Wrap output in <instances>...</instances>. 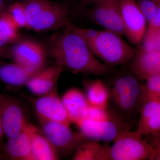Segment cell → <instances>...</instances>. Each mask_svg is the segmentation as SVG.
Returning a JSON list of instances; mask_svg holds the SVG:
<instances>
[{
	"mask_svg": "<svg viewBox=\"0 0 160 160\" xmlns=\"http://www.w3.org/2000/svg\"><path fill=\"white\" fill-rule=\"evenodd\" d=\"M49 50L57 65L74 74L103 76L110 69L98 59L72 24L52 36Z\"/></svg>",
	"mask_w": 160,
	"mask_h": 160,
	"instance_id": "1",
	"label": "cell"
},
{
	"mask_svg": "<svg viewBox=\"0 0 160 160\" xmlns=\"http://www.w3.org/2000/svg\"><path fill=\"white\" fill-rule=\"evenodd\" d=\"M76 28L95 55L109 67L125 64L134 57L137 49L114 32Z\"/></svg>",
	"mask_w": 160,
	"mask_h": 160,
	"instance_id": "2",
	"label": "cell"
},
{
	"mask_svg": "<svg viewBox=\"0 0 160 160\" xmlns=\"http://www.w3.org/2000/svg\"><path fill=\"white\" fill-rule=\"evenodd\" d=\"M27 28L37 32L61 29L71 24L70 6L49 0H23Z\"/></svg>",
	"mask_w": 160,
	"mask_h": 160,
	"instance_id": "3",
	"label": "cell"
},
{
	"mask_svg": "<svg viewBox=\"0 0 160 160\" xmlns=\"http://www.w3.org/2000/svg\"><path fill=\"white\" fill-rule=\"evenodd\" d=\"M113 142L104 146L103 160H150L153 153V146L137 130L125 129Z\"/></svg>",
	"mask_w": 160,
	"mask_h": 160,
	"instance_id": "4",
	"label": "cell"
},
{
	"mask_svg": "<svg viewBox=\"0 0 160 160\" xmlns=\"http://www.w3.org/2000/svg\"><path fill=\"white\" fill-rule=\"evenodd\" d=\"M141 81L131 71L115 78L110 90V97L120 111L132 114L140 109L143 87Z\"/></svg>",
	"mask_w": 160,
	"mask_h": 160,
	"instance_id": "5",
	"label": "cell"
},
{
	"mask_svg": "<svg viewBox=\"0 0 160 160\" xmlns=\"http://www.w3.org/2000/svg\"><path fill=\"white\" fill-rule=\"evenodd\" d=\"M41 132L49 140L59 154L74 152L83 142L88 140L80 131H74L70 126L57 122L39 121Z\"/></svg>",
	"mask_w": 160,
	"mask_h": 160,
	"instance_id": "6",
	"label": "cell"
},
{
	"mask_svg": "<svg viewBox=\"0 0 160 160\" xmlns=\"http://www.w3.org/2000/svg\"><path fill=\"white\" fill-rule=\"evenodd\" d=\"M120 2L121 0H98L84 12L92 23L125 36Z\"/></svg>",
	"mask_w": 160,
	"mask_h": 160,
	"instance_id": "7",
	"label": "cell"
},
{
	"mask_svg": "<svg viewBox=\"0 0 160 160\" xmlns=\"http://www.w3.org/2000/svg\"><path fill=\"white\" fill-rule=\"evenodd\" d=\"M39 121L57 122L70 126L71 122L58 93L57 86L47 94L31 100Z\"/></svg>",
	"mask_w": 160,
	"mask_h": 160,
	"instance_id": "8",
	"label": "cell"
},
{
	"mask_svg": "<svg viewBox=\"0 0 160 160\" xmlns=\"http://www.w3.org/2000/svg\"><path fill=\"white\" fill-rule=\"evenodd\" d=\"M122 122L112 115L109 118L93 120L83 118L77 124L79 131L89 140L113 142L121 132L126 129Z\"/></svg>",
	"mask_w": 160,
	"mask_h": 160,
	"instance_id": "9",
	"label": "cell"
},
{
	"mask_svg": "<svg viewBox=\"0 0 160 160\" xmlns=\"http://www.w3.org/2000/svg\"><path fill=\"white\" fill-rule=\"evenodd\" d=\"M0 117L5 137L7 139L18 134L28 122L19 102L14 98L1 92Z\"/></svg>",
	"mask_w": 160,
	"mask_h": 160,
	"instance_id": "10",
	"label": "cell"
},
{
	"mask_svg": "<svg viewBox=\"0 0 160 160\" xmlns=\"http://www.w3.org/2000/svg\"><path fill=\"white\" fill-rule=\"evenodd\" d=\"M121 14L125 36L133 45L141 44L146 29V21L136 0H121Z\"/></svg>",
	"mask_w": 160,
	"mask_h": 160,
	"instance_id": "11",
	"label": "cell"
},
{
	"mask_svg": "<svg viewBox=\"0 0 160 160\" xmlns=\"http://www.w3.org/2000/svg\"><path fill=\"white\" fill-rule=\"evenodd\" d=\"M11 58L14 63L33 70L39 71L46 67V51L33 40L18 41L12 48Z\"/></svg>",
	"mask_w": 160,
	"mask_h": 160,
	"instance_id": "12",
	"label": "cell"
},
{
	"mask_svg": "<svg viewBox=\"0 0 160 160\" xmlns=\"http://www.w3.org/2000/svg\"><path fill=\"white\" fill-rule=\"evenodd\" d=\"M130 62V71L141 81L160 74V51L140 48Z\"/></svg>",
	"mask_w": 160,
	"mask_h": 160,
	"instance_id": "13",
	"label": "cell"
},
{
	"mask_svg": "<svg viewBox=\"0 0 160 160\" xmlns=\"http://www.w3.org/2000/svg\"><path fill=\"white\" fill-rule=\"evenodd\" d=\"M63 68L58 65L45 67L32 77L26 87L32 93L41 96L49 93L57 86L59 78Z\"/></svg>",
	"mask_w": 160,
	"mask_h": 160,
	"instance_id": "14",
	"label": "cell"
},
{
	"mask_svg": "<svg viewBox=\"0 0 160 160\" xmlns=\"http://www.w3.org/2000/svg\"><path fill=\"white\" fill-rule=\"evenodd\" d=\"M39 71L14 62L2 63L0 64V81L9 89H20L26 86L29 80Z\"/></svg>",
	"mask_w": 160,
	"mask_h": 160,
	"instance_id": "15",
	"label": "cell"
},
{
	"mask_svg": "<svg viewBox=\"0 0 160 160\" xmlns=\"http://www.w3.org/2000/svg\"><path fill=\"white\" fill-rule=\"evenodd\" d=\"M61 98L70 122L77 125L85 117L89 105L86 94L79 88L72 87Z\"/></svg>",
	"mask_w": 160,
	"mask_h": 160,
	"instance_id": "16",
	"label": "cell"
},
{
	"mask_svg": "<svg viewBox=\"0 0 160 160\" xmlns=\"http://www.w3.org/2000/svg\"><path fill=\"white\" fill-rule=\"evenodd\" d=\"M29 123L27 122L24 129L17 135L8 139L4 152L9 159L32 160Z\"/></svg>",
	"mask_w": 160,
	"mask_h": 160,
	"instance_id": "17",
	"label": "cell"
},
{
	"mask_svg": "<svg viewBox=\"0 0 160 160\" xmlns=\"http://www.w3.org/2000/svg\"><path fill=\"white\" fill-rule=\"evenodd\" d=\"M32 160H57L59 154L41 131L29 123Z\"/></svg>",
	"mask_w": 160,
	"mask_h": 160,
	"instance_id": "18",
	"label": "cell"
},
{
	"mask_svg": "<svg viewBox=\"0 0 160 160\" xmlns=\"http://www.w3.org/2000/svg\"><path fill=\"white\" fill-rule=\"evenodd\" d=\"M85 94L90 106L108 108L110 97V90L100 79L86 81L84 83Z\"/></svg>",
	"mask_w": 160,
	"mask_h": 160,
	"instance_id": "19",
	"label": "cell"
},
{
	"mask_svg": "<svg viewBox=\"0 0 160 160\" xmlns=\"http://www.w3.org/2000/svg\"><path fill=\"white\" fill-rule=\"evenodd\" d=\"M104 147L98 141L86 140L76 149L72 159L103 160Z\"/></svg>",
	"mask_w": 160,
	"mask_h": 160,
	"instance_id": "20",
	"label": "cell"
},
{
	"mask_svg": "<svg viewBox=\"0 0 160 160\" xmlns=\"http://www.w3.org/2000/svg\"><path fill=\"white\" fill-rule=\"evenodd\" d=\"M142 13L146 18L148 26L160 28L158 10L152 0H136Z\"/></svg>",
	"mask_w": 160,
	"mask_h": 160,
	"instance_id": "21",
	"label": "cell"
},
{
	"mask_svg": "<svg viewBox=\"0 0 160 160\" xmlns=\"http://www.w3.org/2000/svg\"><path fill=\"white\" fill-rule=\"evenodd\" d=\"M140 45L146 50L160 51V28L147 26Z\"/></svg>",
	"mask_w": 160,
	"mask_h": 160,
	"instance_id": "22",
	"label": "cell"
},
{
	"mask_svg": "<svg viewBox=\"0 0 160 160\" xmlns=\"http://www.w3.org/2000/svg\"><path fill=\"white\" fill-rule=\"evenodd\" d=\"M18 29L7 10L0 14V32L14 43H16L19 39Z\"/></svg>",
	"mask_w": 160,
	"mask_h": 160,
	"instance_id": "23",
	"label": "cell"
},
{
	"mask_svg": "<svg viewBox=\"0 0 160 160\" xmlns=\"http://www.w3.org/2000/svg\"><path fill=\"white\" fill-rule=\"evenodd\" d=\"M7 11L18 28H27V18L22 2H16L9 5Z\"/></svg>",
	"mask_w": 160,
	"mask_h": 160,
	"instance_id": "24",
	"label": "cell"
},
{
	"mask_svg": "<svg viewBox=\"0 0 160 160\" xmlns=\"http://www.w3.org/2000/svg\"><path fill=\"white\" fill-rule=\"evenodd\" d=\"M143 84L142 98L160 100V74L151 77Z\"/></svg>",
	"mask_w": 160,
	"mask_h": 160,
	"instance_id": "25",
	"label": "cell"
},
{
	"mask_svg": "<svg viewBox=\"0 0 160 160\" xmlns=\"http://www.w3.org/2000/svg\"><path fill=\"white\" fill-rule=\"evenodd\" d=\"M142 135H152L160 130V110L152 115L137 129Z\"/></svg>",
	"mask_w": 160,
	"mask_h": 160,
	"instance_id": "26",
	"label": "cell"
},
{
	"mask_svg": "<svg viewBox=\"0 0 160 160\" xmlns=\"http://www.w3.org/2000/svg\"><path fill=\"white\" fill-rule=\"evenodd\" d=\"M98 0H78L73 6V12L76 13H82L87 8L91 7Z\"/></svg>",
	"mask_w": 160,
	"mask_h": 160,
	"instance_id": "27",
	"label": "cell"
},
{
	"mask_svg": "<svg viewBox=\"0 0 160 160\" xmlns=\"http://www.w3.org/2000/svg\"><path fill=\"white\" fill-rule=\"evenodd\" d=\"M152 146L153 147V153L150 160H160V144Z\"/></svg>",
	"mask_w": 160,
	"mask_h": 160,
	"instance_id": "28",
	"label": "cell"
},
{
	"mask_svg": "<svg viewBox=\"0 0 160 160\" xmlns=\"http://www.w3.org/2000/svg\"><path fill=\"white\" fill-rule=\"evenodd\" d=\"M12 43H15L9 38L0 32V47H6Z\"/></svg>",
	"mask_w": 160,
	"mask_h": 160,
	"instance_id": "29",
	"label": "cell"
},
{
	"mask_svg": "<svg viewBox=\"0 0 160 160\" xmlns=\"http://www.w3.org/2000/svg\"><path fill=\"white\" fill-rule=\"evenodd\" d=\"M12 48L6 46L0 47V58H7L11 57Z\"/></svg>",
	"mask_w": 160,
	"mask_h": 160,
	"instance_id": "30",
	"label": "cell"
},
{
	"mask_svg": "<svg viewBox=\"0 0 160 160\" xmlns=\"http://www.w3.org/2000/svg\"><path fill=\"white\" fill-rule=\"evenodd\" d=\"M4 137H5V132H4V129H3L2 120L0 117V144L2 142Z\"/></svg>",
	"mask_w": 160,
	"mask_h": 160,
	"instance_id": "31",
	"label": "cell"
},
{
	"mask_svg": "<svg viewBox=\"0 0 160 160\" xmlns=\"http://www.w3.org/2000/svg\"><path fill=\"white\" fill-rule=\"evenodd\" d=\"M7 6H6L5 0H0V14L7 10Z\"/></svg>",
	"mask_w": 160,
	"mask_h": 160,
	"instance_id": "32",
	"label": "cell"
},
{
	"mask_svg": "<svg viewBox=\"0 0 160 160\" xmlns=\"http://www.w3.org/2000/svg\"><path fill=\"white\" fill-rule=\"evenodd\" d=\"M155 4L157 9L158 15L159 20L160 24V0H152Z\"/></svg>",
	"mask_w": 160,
	"mask_h": 160,
	"instance_id": "33",
	"label": "cell"
},
{
	"mask_svg": "<svg viewBox=\"0 0 160 160\" xmlns=\"http://www.w3.org/2000/svg\"><path fill=\"white\" fill-rule=\"evenodd\" d=\"M66 4L69 5V6L71 7V6L72 5H73V6H74L77 1V0H66Z\"/></svg>",
	"mask_w": 160,
	"mask_h": 160,
	"instance_id": "34",
	"label": "cell"
},
{
	"mask_svg": "<svg viewBox=\"0 0 160 160\" xmlns=\"http://www.w3.org/2000/svg\"><path fill=\"white\" fill-rule=\"evenodd\" d=\"M4 157L2 155V154H0V160L3 159L4 158Z\"/></svg>",
	"mask_w": 160,
	"mask_h": 160,
	"instance_id": "35",
	"label": "cell"
}]
</instances>
